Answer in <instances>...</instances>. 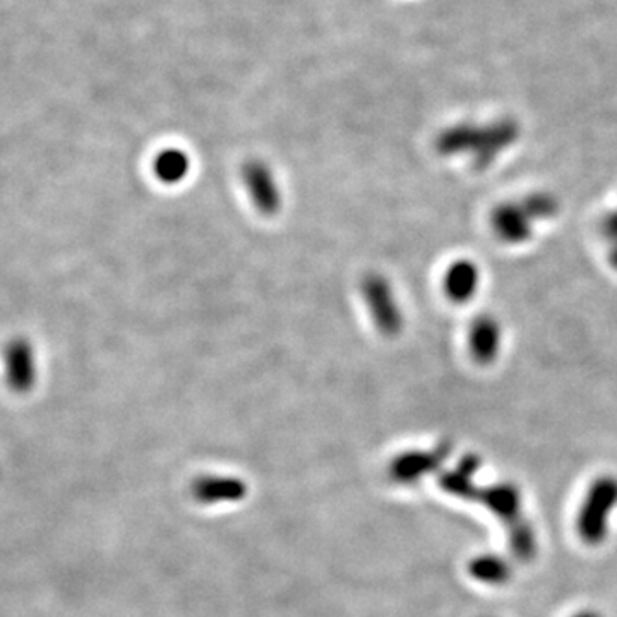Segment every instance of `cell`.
<instances>
[{
    "mask_svg": "<svg viewBox=\"0 0 617 617\" xmlns=\"http://www.w3.org/2000/svg\"><path fill=\"white\" fill-rule=\"evenodd\" d=\"M574 617H598V616L597 614L585 613V614H579V616H574Z\"/></svg>",
    "mask_w": 617,
    "mask_h": 617,
    "instance_id": "obj_12",
    "label": "cell"
},
{
    "mask_svg": "<svg viewBox=\"0 0 617 617\" xmlns=\"http://www.w3.org/2000/svg\"><path fill=\"white\" fill-rule=\"evenodd\" d=\"M2 358L9 390L16 395L30 393L38 381V361L33 343L24 336L9 340Z\"/></svg>",
    "mask_w": 617,
    "mask_h": 617,
    "instance_id": "obj_4",
    "label": "cell"
},
{
    "mask_svg": "<svg viewBox=\"0 0 617 617\" xmlns=\"http://www.w3.org/2000/svg\"><path fill=\"white\" fill-rule=\"evenodd\" d=\"M480 272L476 263L460 260L448 267L445 276V290L449 299L456 304H465L472 299L479 290Z\"/></svg>",
    "mask_w": 617,
    "mask_h": 617,
    "instance_id": "obj_8",
    "label": "cell"
},
{
    "mask_svg": "<svg viewBox=\"0 0 617 617\" xmlns=\"http://www.w3.org/2000/svg\"><path fill=\"white\" fill-rule=\"evenodd\" d=\"M617 504V479L601 477L589 489L585 503L579 516L580 537L586 544H598L607 532V518Z\"/></svg>",
    "mask_w": 617,
    "mask_h": 617,
    "instance_id": "obj_1",
    "label": "cell"
},
{
    "mask_svg": "<svg viewBox=\"0 0 617 617\" xmlns=\"http://www.w3.org/2000/svg\"><path fill=\"white\" fill-rule=\"evenodd\" d=\"M476 573L485 582L500 583L510 579V567L498 558L482 559L477 562Z\"/></svg>",
    "mask_w": 617,
    "mask_h": 617,
    "instance_id": "obj_11",
    "label": "cell"
},
{
    "mask_svg": "<svg viewBox=\"0 0 617 617\" xmlns=\"http://www.w3.org/2000/svg\"><path fill=\"white\" fill-rule=\"evenodd\" d=\"M362 294L378 330L385 336H397L403 328V312L398 306L390 282L385 276L373 273L364 279Z\"/></svg>",
    "mask_w": 617,
    "mask_h": 617,
    "instance_id": "obj_2",
    "label": "cell"
},
{
    "mask_svg": "<svg viewBox=\"0 0 617 617\" xmlns=\"http://www.w3.org/2000/svg\"><path fill=\"white\" fill-rule=\"evenodd\" d=\"M492 228L495 236L510 244H519L532 236V215L525 205H501L492 212Z\"/></svg>",
    "mask_w": 617,
    "mask_h": 617,
    "instance_id": "obj_6",
    "label": "cell"
},
{
    "mask_svg": "<svg viewBox=\"0 0 617 617\" xmlns=\"http://www.w3.org/2000/svg\"><path fill=\"white\" fill-rule=\"evenodd\" d=\"M446 453L443 449L434 453H425V455H410L405 456L403 460L398 464V473L401 476H415V473L427 472L429 468L439 464L445 458Z\"/></svg>",
    "mask_w": 617,
    "mask_h": 617,
    "instance_id": "obj_10",
    "label": "cell"
},
{
    "mask_svg": "<svg viewBox=\"0 0 617 617\" xmlns=\"http://www.w3.org/2000/svg\"><path fill=\"white\" fill-rule=\"evenodd\" d=\"M242 178H244L245 187H248L258 212L263 213L266 217L276 215L282 208V193H279L278 182H276L272 169L261 160H251L245 163Z\"/></svg>",
    "mask_w": 617,
    "mask_h": 617,
    "instance_id": "obj_5",
    "label": "cell"
},
{
    "mask_svg": "<svg viewBox=\"0 0 617 617\" xmlns=\"http://www.w3.org/2000/svg\"><path fill=\"white\" fill-rule=\"evenodd\" d=\"M191 170V160L187 155L178 148H169L155 158V173L165 184H179L187 178Z\"/></svg>",
    "mask_w": 617,
    "mask_h": 617,
    "instance_id": "obj_9",
    "label": "cell"
},
{
    "mask_svg": "<svg viewBox=\"0 0 617 617\" xmlns=\"http://www.w3.org/2000/svg\"><path fill=\"white\" fill-rule=\"evenodd\" d=\"M468 342L472 357L482 366H488L495 361L501 351L503 333L500 323L492 316H480L470 328Z\"/></svg>",
    "mask_w": 617,
    "mask_h": 617,
    "instance_id": "obj_7",
    "label": "cell"
},
{
    "mask_svg": "<svg viewBox=\"0 0 617 617\" xmlns=\"http://www.w3.org/2000/svg\"><path fill=\"white\" fill-rule=\"evenodd\" d=\"M503 130L477 129L472 126H458L445 130L437 139V150L443 155L465 153L473 150L477 162L485 163L494 157V151L506 142Z\"/></svg>",
    "mask_w": 617,
    "mask_h": 617,
    "instance_id": "obj_3",
    "label": "cell"
}]
</instances>
